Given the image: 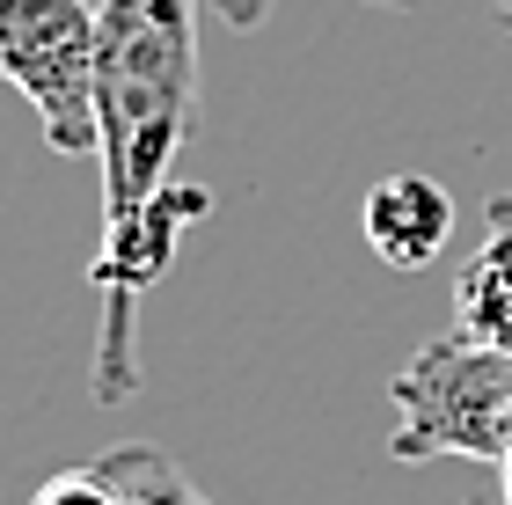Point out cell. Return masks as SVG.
<instances>
[{"instance_id":"7a4b0ae2","label":"cell","mask_w":512,"mask_h":505,"mask_svg":"<svg viewBox=\"0 0 512 505\" xmlns=\"http://www.w3.org/2000/svg\"><path fill=\"white\" fill-rule=\"evenodd\" d=\"M395 403V432L388 454L395 462H439V454H461V462H505L512 454V344L447 330L432 344H417L410 366L388 381Z\"/></svg>"},{"instance_id":"3957f363","label":"cell","mask_w":512,"mask_h":505,"mask_svg":"<svg viewBox=\"0 0 512 505\" xmlns=\"http://www.w3.org/2000/svg\"><path fill=\"white\" fill-rule=\"evenodd\" d=\"M0 81L37 110L52 154H96V8L0 0Z\"/></svg>"},{"instance_id":"277c9868","label":"cell","mask_w":512,"mask_h":505,"mask_svg":"<svg viewBox=\"0 0 512 505\" xmlns=\"http://www.w3.org/2000/svg\"><path fill=\"white\" fill-rule=\"evenodd\" d=\"M366 249L388 264V271H425L439 264V249L454 242V198L439 191L432 176H381L374 191H366Z\"/></svg>"},{"instance_id":"30bf717a","label":"cell","mask_w":512,"mask_h":505,"mask_svg":"<svg viewBox=\"0 0 512 505\" xmlns=\"http://www.w3.org/2000/svg\"><path fill=\"white\" fill-rule=\"evenodd\" d=\"M498 22H505V30H512V0H498Z\"/></svg>"},{"instance_id":"6da1fadb","label":"cell","mask_w":512,"mask_h":505,"mask_svg":"<svg viewBox=\"0 0 512 505\" xmlns=\"http://www.w3.org/2000/svg\"><path fill=\"white\" fill-rule=\"evenodd\" d=\"M198 15L205 0H103L96 8L103 249L139 227L183 140L198 132Z\"/></svg>"},{"instance_id":"5b68a950","label":"cell","mask_w":512,"mask_h":505,"mask_svg":"<svg viewBox=\"0 0 512 505\" xmlns=\"http://www.w3.org/2000/svg\"><path fill=\"white\" fill-rule=\"evenodd\" d=\"M454 323L469 337L512 344V198L483 205V242L454 279Z\"/></svg>"},{"instance_id":"8992f818","label":"cell","mask_w":512,"mask_h":505,"mask_svg":"<svg viewBox=\"0 0 512 505\" xmlns=\"http://www.w3.org/2000/svg\"><path fill=\"white\" fill-rule=\"evenodd\" d=\"M30 505H132V498L118 491V476L96 462V469H66V476H52V484H44Z\"/></svg>"},{"instance_id":"ba28073f","label":"cell","mask_w":512,"mask_h":505,"mask_svg":"<svg viewBox=\"0 0 512 505\" xmlns=\"http://www.w3.org/2000/svg\"><path fill=\"white\" fill-rule=\"evenodd\" d=\"M498 491H505V505H512V454L498 462Z\"/></svg>"},{"instance_id":"52a82bcc","label":"cell","mask_w":512,"mask_h":505,"mask_svg":"<svg viewBox=\"0 0 512 505\" xmlns=\"http://www.w3.org/2000/svg\"><path fill=\"white\" fill-rule=\"evenodd\" d=\"M205 8H213V15L227 22V30H256V22H264V15L278 8V0H205ZM366 8H395V15H410L417 0H366Z\"/></svg>"},{"instance_id":"9c48e42d","label":"cell","mask_w":512,"mask_h":505,"mask_svg":"<svg viewBox=\"0 0 512 505\" xmlns=\"http://www.w3.org/2000/svg\"><path fill=\"white\" fill-rule=\"evenodd\" d=\"M461 505H505V491H476V498H461Z\"/></svg>"}]
</instances>
